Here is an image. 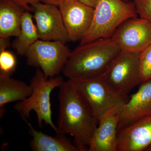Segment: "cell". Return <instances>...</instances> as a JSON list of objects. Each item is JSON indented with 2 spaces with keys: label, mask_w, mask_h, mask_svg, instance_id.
I'll return each instance as SVG.
<instances>
[{
  "label": "cell",
  "mask_w": 151,
  "mask_h": 151,
  "mask_svg": "<svg viewBox=\"0 0 151 151\" xmlns=\"http://www.w3.org/2000/svg\"><path fill=\"white\" fill-rule=\"evenodd\" d=\"M59 88L57 134H70L79 151H88L98 122L70 79Z\"/></svg>",
  "instance_id": "obj_1"
},
{
  "label": "cell",
  "mask_w": 151,
  "mask_h": 151,
  "mask_svg": "<svg viewBox=\"0 0 151 151\" xmlns=\"http://www.w3.org/2000/svg\"><path fill=\"white\" fill-rule=\"evenodd\" d=\"M121 51L111 38L80 45L71 52L63 73L68 79H85L103 75Z\"/></svg>",
  "instance_id": "obj_2"
},
{
  "label": "cell",
  "mask_w": 151,
  "mask_h": 151,
  "mask_svg": "<svg viewBox=\"0 0 151 151\" xmlns=\"http://www.w3.org/2000/svg\"><path fill=\"white\" fill-rule=\"evenodd\" d=\"M64 81L60 76L47 77L42 70L37 69L30 83L32 93L25 100L17 103L14 105L15 109L27 123L31 111H34L37 116L39 126L42 128L44 122L57 134V127L53 124L52 119L50 94L53 89L59 87Z\"/></svg>",
  "instance_id": "obj_3"
},
{
  "label": "cell",
  "mask_w": 151,
  "mask_h": 151,
  "mask_svg": "<svg viewBox=\"0 0 151 151\" xmlns=\"http://www.w3.org/2000/svg\"><path fill=\"white\" fill-rule=\"evenodd\" d=\"M138 16L134 2L122 0H98L94 8L92 24L80 45L109 38L122 23Z\"/></svg>",
  "instance_id": "obj_4"
},
{
  "label": "cell",
  "mask_w": 151,
  "mask_h": 151,
  "mask_svg": "<svg viewBox=\"0 0 151 151\" xmlns=\"http://www.w3.org/2000/svg\"><path fill=\"white\" fill-rule=\"evenodd\" d=\"M70 79L89 106L98 124L106 113L127 102L125 97L117 94L108 85L104 74L94 78Z\"/></svg>",
  "instance_id": "obj_5"
},
{
  "label": "cell",
  "mask_w": 151,
  "mask_h": 151,
  "mask_svg": "<svg viewBox=\"0 0 151 151\" xmlns=\"http://www.w3.org/2000/svg\"><path fill=\"white\" fill-rule=\"evenodd\" d=\"M71 52L62 42L39 39L24 56L28 65L39 68L50 78L55 77L62 71Z\"/></svg>",
  "instance_id": "obj_6"
},
{
  "label": "cell",
  "mask_w": 151,
  "mask_h": 151,
  "mask_svg": "<svg viewBox=\"0 0 151 151\" xmlns=\"http://www.w3.org/2000/svg\"><path fill=\"white\" fill-rule=\"evenodd\" d=\"M104 77L114 92L125 97L142 82L139 53L122 50L111 63Z\"/></svg>",
  "instance_id": "obj_7"
},
{
  "label": "cell",
  "mask_w": 151,
  "mask_h": 151,
  "mask_svg": "<svg viewBox=\"0 0 151 151\" xmlns=\"http://www.w3.org/2000/svg\"><path fill=\"white\" fill-rule=\"evenodd\" d=\"M111 38L121 50L139 53L151 44V23L137 17L128 19Z\"/></svg>",
  "instance_id": "obj_8"
},
{
  "label": "cell",
  "mask_w": 151,
  "mask_h": 151,
  "mask_svg": "<svg viewBox=\"0 0 151 151\" xmlns=\"http://www.w3.org/2000/svg\"><path fill=\"white\" fill-rule=\"evenodd\" d=\"M31 6L39 39L69 41L61 12L58 6L40 1Z\"/></svg>",
  "instance_id": "obj_9"
},
{
  "label": "cell",
  "mask_w": 151,
  "mask_h": 151,
  "mask_svg": "<svg viewBox=\"0 0 151 151\" xmlns=\"http://www.w3.org/2000/svg\"><path fill=\"white\" fill-rule=\"evenodd\" d=\"M69 41L81 40L92 24L94 8L78 0L63 1L58 6Z\"/></svg>",
  "instance_id": "obj_10"
},
{
  "label": "cell",
  "mask_w": 151,
  "mask_h": 151,
  "mask_svg": "<svg viewBox=\"0 0 151 151\" xmlns=\"http://www.w3.org/2000/svg\"><path fill=\"white\" fill-rule=\"evenodd\" d=\"M151 114V80L143 82L130 100L122 105L118 131Z\"/></svg>",
  "instance_id": "obj_11"
},
{
  "label": "cell",
  "mask_w": 151,
  "mask_h": 151,
  "mask_svg": "<svg viewBox=\"0 0 151 151\" xmlns=\"http://www.w3.org/2000/svg\"><path fill=\"white\" fill-rule=\"evenodd\" d=\"M151 145V114L119 130L118 151H142Z\"/></svg>",
  "instance_id": "obj_12"
},
{
  "label": "cell",
  "mask_w": 151,
  "mask_h": 151,
  "mask_svg": "<svg viewBox=\"0 0 151 151\" xmlns=\"http://www.w3.org/2000/svg\"><path fill=\"white\" fill-rule=\"evenodd\" d=\"M122 106L109 111L100 119L88 151H117L118 124Z\"/></svg>",
  "instance_id": "obj_13"
},
{
  "label": "cell",
  "mask_w": 151,
  "mask_h": 151,
  "mask_svg": "<svg viewBox=\"0 0 151 151\" xmlns=\"http://www.w3.org/2000/svg\"><path fill=\"white\" fill-rule=\"evenodd\" d=\"M26 10L14 0H0V37H17Z\"/></svg>",
  "instance_id": "obj_14"
},
{
  "label": "cell",
  "mask_w": 151,
  "mask_h": 151,
  "mask_svg": "<svg viewBox=\"0 0 151 151\" xmlns=\"http://www.w3.org/2000/svg\"><path fill=\"white\" fill-rule=\"evenodd\" d=\"M29 132L32 137L29 145L33 151H79L65 134H57L56 136H50L38 132L27 122Z\"/></svg>",
  "instance_id": "obj_15"
},
{
  "label": "cell",
  "mask_w": 151,
  "mask_h": 151,
  "mask_svg": "<svg viewBox=\"0 0 151 151\" xmlns=\"http://www.w3.org/2000/svg\"><path fill=\"white\" fill-rule=\"evenodd\" d=\"M31 86L25 82L0 72V116H3L4 107L8 103L23 101L30 96Z\"/></svg>",
  "instance_id": "obj_16"
},
{
  "label": "cell",
  "mask_w": 151,
  "mask_h": 151,
  "mask_svg": "<svg viewBox=\"0 0 151 151\" xmlns=\"http://www.w3.org/2000/svg\"><path fill=\"white\" fill-rule=\"evenodd\" d=\"M39 39L37 28L34 23L32 15L26 11L22 17L20 32L13 43L17 53L24 55L30 47Z\"/></svg>",
  "instance_id": "obj_17"
},
{
  "label": "cell",
  "mask_w": 151,
  "mask_h": 151,
  "mask_svg": "<svg viewBox=\"0 0 151 151\" xmlns=\"http://www.w3.org/2000/svg\"><path fill=\"white\" fill-rule=\"evenodd\" d=\"M139 68L142 82L151 80V44L139 53Z\"/></svg>",
  "instance_id": "obj_18"
},
{
  "label": "cell",
  "mask_w": 151,
  "mask_h": 151,
  "mask_svg": "<svg viewBox=\"0 0 151 151\" xmlns=\"http://www.w3.org/2000/svg\"><path fill=\"white\" fill-rule=\"evenodd\" d=\"M15 57L11 52L3 50L0 51V72L11 75L16 67Z\"/></svg>",
  "instance_id": "obj_19"
},
{
  "label": "cell",
  "mask_w": 151,
  "mask_h": 151,
  "mask_svg": "<svg viewBox=\"0 0 151 151\" xmlns=\"http://www.w3.org/2000/svg\"><path fill=\"white\" fill-rule=\"evenodd\" d=\"M138 15L151 23V0H133Z\"/></svg>",
  "instance_id": "obj_20"
},
{
  "label": "cell",
  "mask_w": 151,
  "mask_h": 151,
  "mask_svg": "<svg viewBox=\"0 0 151 151\" xmlns=\"http://www.w3.org/2000/svg\"><path fill=\"white\" fill-rule=\"evenodd\" d=\"M18 4L23 6L25 9L26 11L28 12L32 11V8L31 7L33 4L40 1V0H14Z\"/></svg>",
  "instance_id": "obj_21"
},
{
  "label": "cell",
  "mask_w": 151,
  "mask_h": 151,
  "mask_svg": "<svg viewBox=\"0 0 151 151\" xmlns=\"http://www.w3.org/2000/svg\"><path fill=\"white\" fill-rule=\"evenodd\" d=\"M9 45V38L0 37V51L5 50Z\"/></svg>",
  "instance_id": "obj_22"
},
{
  "label": "cell",
  "mask_w": 151,
  "mask_h": 151,
  "mask_svg": "<svg viewBox=\"0 0 151 151\" xmlns=\"http://www.w3.org/2000/svg\"><path fill=\"white\" fill-rule=\"evenodd\" d=\"M81 3L94 8L97 4L98 0H78Z\"/></svg>",
  "instance_id": "obj_23"
},
{
  "label": "cell",
  "mask_w": 151,
  "mask_h": 151,
  "mask_svg": "<svg viewBox=\"0 0 151 151\" xmlns=\"http://www.w3.org/2000/svg\"><path fill=\"white\" fill-rule=\"evenodd\" d=\"M63 0H40L41 2L45 3V4H50L58 6Z\"/></svg>",
  "instance_id": "obj_24"
},
{
  "label": "cell",
  "mask_w": 151,
  "mask_h": 151,
  "mask_svg": "<svg viewBox=\"0 0 151 151\" xmlns=\"http://www.w3.org/2000/svg\"><path fill=\"white\" fill-rule=\"evenodd\" d=\"M122 1L126 2H129L132 1L133 0H122Z\"/></svg>",
  "instance_id": "obj_25"
},
{
  "label": "cell",
  "mask_w": 151,
  "mask_h": 151,
  "mask_svg": "<svg viewBox=\"0 0 151 151\" xmlns=\"http://www.w3.org/2000/svg\"><path fill=\"white\" fill-rule=\"evenodd\" d=\"M65 1H71V0H65Z\"/></svg>",
  "instance_id": "obj_26"
}]
</instances>
